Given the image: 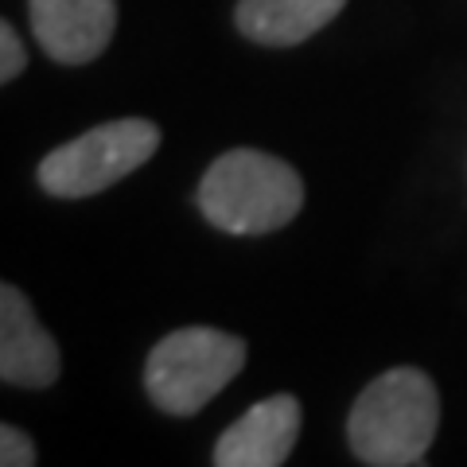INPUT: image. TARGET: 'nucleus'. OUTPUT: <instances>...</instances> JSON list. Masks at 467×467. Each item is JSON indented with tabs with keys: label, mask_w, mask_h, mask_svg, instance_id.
Instances as JSON below:
<instances>
[{
	"label": "nucleus",
	"mask_w": 467,
	"mask_h": 467,
	"mask_svg": "<svg viewBox=\"0 0 467 467\" xmlns=\"http://www.w3.org/2000/svg\"><path fill=\"white\" fill-rule=\"evenodd\" d=\"M441 429V389L420 367H393L378 374L350 405L347 441L358 463L413 467Z\"/></svg>",
	"instance_id": "nucleus-1"
},
{
	"label": "nucleus",
	"mask_w": 467,
	"mask_h": 467,
	"mask_svg": "<svg viewBox=\"0 0 467 467\" xmlns=\"http://www.w3.org/2000/svg\"><path fill=\"white\" fill-rule=\"evenodd\" d=\"M304 207V180L288 160L261 149H230L202 171L199 211L234 238H257L288 226Z\"/></svg>",
	"instance_id": "nucleus-2"
},
{
	"label": "nucleus",
	"mask_w": 467,
	"mask_h": 467,
	"mask_svg": "<svg viewBox=\"0 0 467 467\" xmlns=\"http://www.w3.org/2000/svg\"><path fill=\"white\" fill-rule=\"evenodd\" d=\"M245 367V343L218 327H180L144 362V393L168 417H195Z\"/></svg>",
	"instance_id": "nucleus-3"
},
{
	"label": "nucleus",
	"mask_w": 467,
	"mask_h": 467,
	"mask_svg": "<svg viewBox=\"0 0 467 467\" xmlns=\"http://www.w3.org/2000/svg\"><path fill=\"white\" fill-rule=\"evenodd\" d=\"M160 149V129L144 117H121L58 144L39 160L36 180L51 199H90L144 168Z\"/></svg>",
	"instance_id": "nucleus-4"
},
{
	"label": "nucleus",
	"mask_w": 467,
	"mask_h": 467,
	"mask_svg": "<svg viewBox=\"0 0 467 467\" xmlns=\"http://www.w3.org/2000/svg\"><path fill=\"white\" fill-rule=\"evenodd\" d=\"M63 374V355L16 285L0 288V382L12 389H47Z\"/></svg>",
	"instance_id": "nucleus-5"
},
{
	"label": "nucleus",
	"mask_w": 467,
	"mask_h": 467,
	"mask_svg": "<svg viewBox=\"0 0 467 467\" xmlns=\"http://www.w3.org/2000/svg\"><path fill=\"white\" fill-rule=\"evenodd\" d=\"M27 16L47 58L82 67L109 47L117 32V0H27Z\"/></svg>",
	"instance_id": "nucleus-6"
},
{
	"label": "nucleus",
	"mask_w": 467,
	"mask_h": 467,
	"mask_svg": "<svg viewBox=\"0 0 467 467\" xmlns=\"http://www.w3.org/2000/svg\"><path fill=\"white\" fill-rule=\"evenodd\" d=\"M300 436V401L292 393H273V398L250 405L234 425L218 436L214 467H281Z\"/></svg>",
	"instance_id": "nucleus-7"
},
{
	"label": "nucleus",
	"mask_w": 467,
	"mask_h": 467,
	"mask_svg": "<svg viewBox=\"0 0 467 467\" xmlns=\"http://www.w3.org/2000/svg\"><path fill=\"white\" fill-rule=\"evenodd\" d=\"M347 0H238L234 24L257 47H296L327 27Z\"/></svg>",
	"instance_id": "nucleus-8"
},
{
	"label": "nucleus",
	"mask_w": 467,
	"mask_h": 467,
	"mask_svg": "<svg viewBox=\"0 0 467 467\" xmlns=\"http://www.w3.org/2000/svg\"><path fill=\"white\" fill-rule=\"evenodd\" d=\"M39 460L36 441L16 425H0V463L5 467H32Z\"/></svg>",
	"instance_id": "nucleus-9"
},
{
	"label": "nucleus",
	"mask_w": 467,
	"mask_h": 467,
	"mask_svg": "<svg viewBox=\"0 0 467 467\" xmlns=\"http://www.w3.org/2000/svg\"><path fill=\"white\" fill-rule=\"evenodd\" d=\"M27 67V47L16 36V27L8 20H0V82H12L16 75H24Z\"/></svg>",
	"instance_id": "nucleus-10"
}]
</instances>
